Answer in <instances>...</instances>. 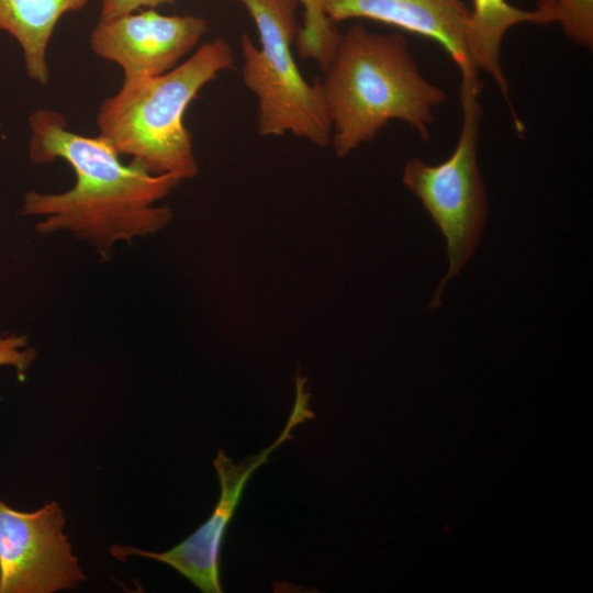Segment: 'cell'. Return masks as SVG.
I'll use <instances>...</instances> for the list:
<instances>
[{
  "mask_svg": "<svg viewBox=\"0 0 593 593\" xmlns=\"http://www.w3.org/2000/svg\"><path fill=\"white\" fill-rule=\"evenodd\" d=\"M29 126L30 159L40 165L63 159L76 175L67 191L24 194L21 214L38 217L37 233L67 232L109 258L116 243L155 234L171 222V209L157 202L178 186V177L152 175L132 160L124 165L102 137L71 132L57 111L35 110Z\"/></svg>",
  "mask_w": 593,
  "mask_h": 593,
  "instance_id": "1",
  "label": "cell"
},
{
  "mask_svg": "<svg viewBox=\"0 0 593 593\" xmlns=\"http://www.w3.org/2000/svg\"><path fill=\"white\" fill-rule=\"evenodd\" d=\"M321 82L336 155L345 157L399 120L429 138L434 110L446 92L419 71L399 33L378 34L353 24L340 35Z\"/></svg>",
  "mask_w": 593,
  "mask_h": 593,
  "instance_id": "2",
  "label": "cell"
},
{
  "mask_svg": "<svg viewBox=\"0 0 593 593\" xmlns=\"http://www.w3.org/2000/svg\"><path fill=\"white\" fill-rule=\"evenodd\" d=\"M233 65L231 45L216 37L165 74L123 81L100 104L98 135L152 175L193 178L199 165L184 112L206 83Z\"/></svg>",
  "mask_w": 593,
  "mask_h": 593,
  "instance_id": "3",
  "label": "cell"
},
{
  "mask_svg": "<svg viewBox=\"0 0 593 593\" xmlns=\"http://www.w3.org/2000/svg\"><path fill=\"white\" fill-rule=\"evenodd\" d=\"M254 20L260 46L248 34L240 36L244 85L258 100L257 128L261 136L290 132L325 147L332 139L321 82L309 83L291 49L298 27L299 0H236Z\"/></svg>",
  "mask_w": 593,
  "mask_h": 593,
  "instance_id": "4",
  "label": "cell"
},
{
  "mask_svg": "<svg viewBox=\"0 0 593 593\" xmlns=\"http://www.w3.org/2000/svg\"><path fill=\"white\" fill-rule=\"evenodd\" d=\"M479 76L461 77L462 124L451 155L437 165L410 159L403 183L421 200L447 240L449 268L429 307L440 305L445 284L457 276L474 251L488 213L485 189L478 167L482 108Z\"/></svg>",
  "mask_w": 593,
  "mask_h": 593,
  "instance_id": "5",
  "label": "cell"
},
{
  "mask_svg": "<svg viewBox=\"0 0 593 593\" xmlns=\"http://www.w3.org/2000/svg\"><path fill=\"white\" fill-rule=\"evenodd\" d=\"M306 379L295 378L293 409L279 437L264 450L238 463L219 450L213 466L221 492L211 516L180 544L164 552L144 551L130 546L113 545L110 552L118 559L141 556L166 563L188 579L204 593H221L220 553L226 529L240 502L243 492L251 474L269 460L270 454L292 438V430L315 415L309 407L310 393L305 389Z\"/></svg>",
  "mask_w": 593,
  "mask_h": 593,
  "instance_id": "6",
  "label": "cell"
},
{
  "mask_svg": "<svg viewBox=\"0 0 593 593\" xmlns=\"http://www.w3.org/2000/svg\"><path fill=\"white\" fill-rule=\"evenodd\" d=\"M64 524L55 501L20 512L0 500V593H52L86 579Z\"/></svg>",
  "mask_w": 593,
  "mask_h": 593,
  "instance_id": "7",
  "label": "cell"
},
{
  "mask_svg": "<svg viewBox=\"0 0 593 593\" xmlns=\"http://www.w3.org/2000/svg\"><path fill=\"white\" fill-rule=\"evenodd\" d=\"M208 30L194 15H163L149 9L100 18L90 35V48L119 65L123 81L154 77L170 70L189 54Z\"/></svg>",
  "mask_w": 593,
  "mask_h": 593,
  "instance_id": "8",
  "label": "cell"
},
{
  "mask_svg": "<svg viewBox=\"0 0 593 593\" xmlns=\"http://www.w3.org/2000/svg\"><path fill=\"white\" fill-rule=\"evenodd\" d=\"M336 23L368 19L436 42L461 76H478L468 51L470 9L462 0H322Z\"/></svg>",
  "mask_w": 593,
  "mask_h": 593,
  "instance_id": "9",
  "label": "cell"
},
{
  "mask_svg": "<svg viewBox=\"0 0 593 593\" xmlns=\"http://www.w3.org/2000/svg\"><path fill=\"white\" fill-rule=\"evenodd\" d=\"M90 0H0V31L20 45L27 76L40 85L49 80L46 55L60 18L83 9Z\"/></svg>",
  "mask_w": 593,
  "mask_h": 593,
  "instance_id": "10",
  "label": "cell"
},
{
  "mask_svg": "<svg viewBox=\"0 0 593 593\" xmlns=\"http://www.w3.org/2000/svg\"><path fill=\"white\" fill-rule=\"evenodd\" d=\"M468 51L473 66L488 72L507 103L518 132L524 128L510 98V87L500 63L505 33L522 23L547 25L539 11L523 10L507 0H471Z\"/></svg>",
  "mask_w": 593,
  "mask_h": 593,
  "instance_id": "11",
  "label": "cell"
},
{
  "mask_svg": "<svg viewBox=\"0 0 593 593\" xmlns=\"http://www.w3.org/2000/svg\"><path fill=\"white\" fill-rule=\"evenodd\" d=\"M303 7V24L298 30L295 43L303 59H314L325 70L340 33L336 23L326 14L322 0H299Z\"/></svg>",
  "mask_w": 593,
  "mask_h": 593,
  "instance_id": "12",
  "label": "cell"
},
{
  "mask_svg": "<svg viewBox=\"0 0 593 593\" xmlns=\"http://www.w3.org/2000/svg\"><path fill=\"white\" fill-rule=\"evenodd\" d=\"M547 24L557 23L578 46L593 48V0H536Z\"/></svg>",
  "mask_w": 593,
  "mask_h": 593,
  "instance_id": "13",
  "label": "cell"
},
{
  "mask_svg": "<svg viewBox=\"0 0 593 593\" xmlns=\"http://www.w3.org/2000/svg\"><path fill=\"white\" fill-rule=\"evenodd\" d=\"M36 357V351L27 347L24 335L0 336V366H12L20 373L25 371Z\"/></svg>",
  "mask_w": 593,
  "mask_h": 593,
  "instance_id": "14",
  "label": "cell"
},
{
  "mask_svg": "<svg viewBox=\"0 0 593 593\" xmlns=\"http://www.w3.org/2000/svg\"><path fill=\"white\" fill-rule=\"evenodd\" d=\"M176 0H102L100 18L108 19L135 12L141 8L170 4Z\"/></svg>",
  "mask_w": 593,
  "mask_h": 593,
  "instance_id": "15",
  "label": "cell"
}]
</instances>
